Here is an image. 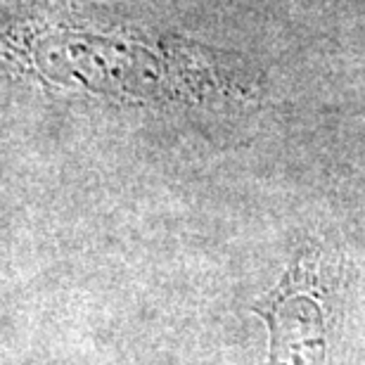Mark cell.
I'll return each instance as SVG.
<instances>
[{
	"label": "cell",
	"mask_w": 365,
	"mask_h": 365,
	"mask_svg": "<svg viewBox=\"0 0 365 365\" xmlns=\"http://www.w3.org/2000/svg\"><path fill=\"white\" fill-rule=\"evenodd\" d=\"M313 284L316 264L299 259L273 294L271 309L257 311L271 334L268 365H325V313Z\"/></svg>",
	"instance_id": "obj_1"
}]
</instances>
